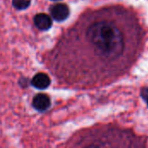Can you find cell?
I'll return each instance as SVG.
<instances>
[{
  "mask_svg": "<svg viewBox=\"0 0 148 148\" xmlns=\"http://www.w3.org/2000/svg\"><path fill=\"white\" fill-rule=\"evenodd\" d=\"M31 0H12L13 6L17 10H24L30 4Z\"/></svg>",
  "mask_w": 148,
  "mask_h": 148,
  "instance_id": "5",
  "label": "cell"
},
{
  "mask_svg": "<svg viewBox=\"0 0 148 148\" xmlns=\"http://www.w3.org/2000/svg\"><path fill=\"white\" fill-rule=\"evenodd\" d=\"M147 104H148V97H147Z\"/></svg>",
  "mask_w": 148,
  "mask_h": 148,
  "instance_id": "7",
  "label": "cell"
},
{
  "mask_svg": "<svg viewBox=\"0 0 148 148\" xmlns=\"http://www.w3.org/2000/svg\"><path fill=\"white\" fill-rule=\"evenodd\" d=\"M50 99L47 95L44 94H38L36 95L34 99L32 105L35 109L39 112H44L48 110L50 107Z\"/></svg>",
  "mask_w": 148,
  "mask_h": 148,
  "instance_id": "2",
  "label": "cell"
},
{
  "mask_svg": "<svg viewBox=\"0 0 148 148\" xmlns=\"http://www.w3.org/2000/svg\"><path fill=\"white\" fill-rule=\"evenodd\" d=\"M51 16L57 22H62L66 20L69 15V8L64 3L53 4L49 9Z\"/></svg>",
  "mask_w": 148,
  "mask_h": 148,
  "instance_id": "1",
  "label": "cell"
},
{
  "mask_svg": "<svg viewBox=\"0 0 148 148\" xmlns=\"http://www.w3.org/2000/svg\"><path fill=\"white\" fill-rule=\"evenodd\" d=\"M34 23L40 30H48L52 26V20L49 16L44 13H40L35 16Z\"/></svg>",
  "mask_w": 148,
  "mask_h": 148,
  "instance_id": "4",
  "label": "cell"
},
{
  "mask_svg": "<svg viewBox=\"0 0 148 148\" xmlns=\"http://www.w3.org/2000/svg\"><path fill=\"white\" fill-rule=\"evenodd\" d=\"M52 1H59V0H52Z\"/></svg>",
  "mask_w": 148,
  "mask_h": 148,
  "instance_id": "6",
  "label": "cell"
},
{
  "mask_svg": "<svg viewBox=\"0 0 148 148\" xmlns=\"http://www.w3.org/2000/svg\"><path fill=\"white\" fill-rule=\"evenodd\" d=\"M50 78L44 73H38L31 79V85L37 89H46L50 85Z\"/></svg>",
  "mask_w": 148,
  "mask_h": 148,
  "instance_id": "3",
  "label": "cell"
}]
</instances>
